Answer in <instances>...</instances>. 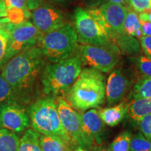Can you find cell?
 Masks as SVG:
<instances>
[{
    "mask_svg": "<svg viewBox=\"0 0 151 151\" xmlns=\"http://www.w3.org/2000/svg\"><path fill=\"white\" fill-rule=\"evenodd\" d=\"M46 65V57L38 46L16 55L4 65L1 76L14 90L20 104L29 101Z\"/></svg>",
    "mask_w": 151,
    "mask_h": 151,
    "instance_id": "1",
    "label": "cell"
},
{
    "mask_svg": "<svg viewBox=\"0 0 151 151\" xmlns=\"http://www.w3.org/2000/svg\"><path fill=\"white\" fill-rule=\"evenodd\" d=\"M106 86V76L102 72L90 67L84 68L72 86L64 93V97L78 111L99 109L105 101Z\"/></svg>",
    "mask_w": 151,
    "mask_h": 151,
    "instance_id": "2",
    "label": "cell"
},
{
    "mask_svg": "<svg viewBox=\"0 0 151 151\" xmlns=\"http://www.w3.org/2000/svg\"><path fill=\"white\" fill-rule=\"evenodd\" d=\"M82 70L78 54L45 66L41 76L43 92L49 97L65 93L72 86Z\"/></svg>",
    "mask_w": 151,
    "mask_h": 151,
    "instance_id": "3",
    "label": "cell"
},
{
    "mask_svg": "<svg viewBox=\"0 0 151 151\" xmlns=\"http://www.w3.org/2000/svg\"><path fill=\"white\" fill-rule=\"evenodd\" d=\"M28 112L33 130L41 134L60 137L72 144L62 125L55 98L48 96L37 100Z\"/></svg>",
    "mask_w": 151,
    "mask_h": 151,
    "instance_id": "4",
    "label": "cell"
},
{
    "mask_svg": "<svg viewBox=\"0 0 151 151\" xmlns=\"http://www.w3.org/2000/svg\"><path fill=\"white\" fill-rule=\"evenodd\" d=\"M38 46L51 63L67 59L76 53L78 46L75 28L71 24H66L60 29L43 35Z\"/></svg>",
    "mask_w": 151,
    "mask_h": 151,
    "instance_id": "5",
    "label": "cell"
},
{
    "mask_svg": "<svg viewBox=\"0 0 151 151\" xmlns=\"http://www.w3.org/2000/svg\"><path fill=\"white\" fill-rule=\"evenodd\" d=\"M5 28L8 33L6 62L16 55L37 46L43 35L32 22L27 20L18 24L9 22Z\"/></svg>",
    "mask_w": 151,
    "mask_h": 151,
    "instance_id": "6",
    "label": "cell"
},
{
    "mask_svg": "<svg viewBox=\"0 0 151 151\" xmlns=\"http://www.w3.org/2000/svg\"><path fill=\"white\" fill-rule=\"evenodd\" d=\"M74 20V28L77 34L78 43L109 47L118 51L116 47L113 46L111 42L109 33L104 28L98 24L85 9L81 7L75 9Z\"/></svg>",
    "mask_w": 151,
    "mask_h": 151,
    "instance_id": "7",
    "label": "cell"
},
{
    "mask_svg": "<svg viewBox=\"0 0 151 151\" xmlns=\"http://www.w3.org/2000/svg\"><path fill=\"white\" fill-rule=\"evenodd\" d=\"M77 49L82 65L88 66L101 72H110L120 60V52L109 47L82 44Z\"/></svg>",
    "mask_w": 151,
    "mask_h": 151,
    "instance_id": "8",
    "label": "cell"
},
{
    "mask_svg": "<svg viewBox=\"0 0 151 151\" xmlns=\"http://www.w3.org/2000/svg\"><path fill=\"white\" fill-rule=\"evenodd\" d=\"M58 113L64 129L76 148L81 147L90 150L82 130L81 113L69 105L64 96H59L56 99Z\"/></svg>",
    "mask_w": 151,
    "mask_h": 151,
    "instance_id": "9",
    "label": "cell"
},
{
    "mask_svg": "<svg viewBox=\"0 0 151 151\" xmlns=\"http://www.w3.org/2000/svg\"><path fill=\"white\" fill-rule=\"evenodd\" d=\"M31 124L29 115L24 106L17 101L0 105V127L14 133H20Z\"/></svg>",
    "mask_w": 151,
    "mask_h": 151,
    "instance_id": "10",
    "label": "cell"
},
{
    "mask_svg": "<svg viewBox=\"0 0 151 151\" xmlns=\"http://www.w3.org/2000/svg\"><path fill=\"white\" fill-rule=\"evenodd\" d=\"M31 11L32 24L43 35L60 29L67 24L61 11L50 6L41 5Z\"/></svg>",
    "mask_w": 151,
    "mask_h": 151,
    "instance_id": "11",
    "label": "cell"
},
{
    "mask_svg": "<svg viewBox=\"0 0 151 151\" xmlns=\"http://www.w3.org/2000/svg\"><path fill=\"white\" fill-rule=\"evenodd\" d=\"M81 117L83 133L90 150L94 149L97 145L101 146L104 141L105 124L100 118L99 110L89 109L81 113Z\"/></svg>",
    "mask_w": 151,
    "mask_h": 151,
    "instance_id": "12",
    "label": "cell"
},
{
    "mask_svg": "<svg viewBox=\"0 0 151 151\" xmlns=\"http://www.w3.org/2000/svg\"><path fill=\"white\" fill-rule=\"evenodd\" d=\"M132 81L123 69L118 68L111 71L106 86V100L109 106L118 104L129 92Z\"/></svg>",
    "mask_w": 151,
    "mask_h": 151,
    "instance_id": "13",
    "label": "cell"
},
{
    "mask_svg": "<svg viewBox=\"0 0 151 151\" xmlns=\"http://www.w3.org/2000/svg\"><path fill=\"white\" fill-rule=\"evenodd\" d=\"M98 9L105 22V29L109 35L113 33L124 32V23L127 14V8L124 6L112 2L104 3Z\"/></svg>",
    "mask_w": 151,
    "mask_h": 151,
    "instance_id": "14",
    "label": "cell"
},
{
    "mask_svg": "<svg viewBox=\"0 0 151 151\" xmlns=\"http://www.w3.org/2000/svg\"><path fill=\"white\" fill-rule=\"evenodd\" d=\"M110 37L113 45L116 47L120 55L135 56L141 53V45L136 38L127 35L125 32L113 33Z\"/></svg>",
    "mask_w": 151,
    "mask_h": 151,
    "instance_id": "15",
    "label": "cell"
},
{
    "mask_svg": "<svg viewBox=\"0 0 151 151\" xmlns=\"http://www.w3.org/2000/svg\"><path fill=\"white\" fill-rule=\"evenodd\" d=\"M129 102L121 101L113 106L101 109L99 110V114L105 124L115 127L119 124L127 114Z\"/></svg>",
    "mask_w": 151,
    "mask_h": 151,
    "instance_id": "16",
    "label": "cell"
},
{
    "mask_svg": "<svg viewBox=\"0 0 151 151\" xmlns=\"http://www.w3.org/2000/svg\"><path fill=\"white\" fill-rule=\"evenodd\" d=\"M151 113V97L132 99L129 103L127 114L134 122H139L143 117Z\"/></svg>",
    "mask_w": 151,
    "mask_h": 151,
    "instance_id": "17",
    "label": "cell"
},
{
    "mask_svg": "<svg viewBox=\"0 0 151 151\" xmlns=\"http://www.w3.org/2000/svg\"><path fill=\"white\" fill-rule=\"evenodd\" d=\"M39 141L43 151H73L75 149L71 143L54 136L40 134Z\"/></svg>",
    "mask_w": 151,
    "mask_h": 151,
    "instance_id": "18",
    "label": "cell"
},
{
    "mask_svg": "<svg viewBox=\"0 0 151 151\" xmlns=\"http://www.w3.org/2000/svg\"><path fill=\"white\" fill-rule=\"evenodd\" d=\"M124 32L136 39L143 37L139 15L133 9L127 8V14L124 23Z\"/></svg>",
    "mask_w": 151,
    "mask_h": 151,
    "instance_id": "19",
    "label": "cell"
},
{
    "mask_svg": "<svg viewBox=\"0 0 151 151\" xmlns=\"http://www.w3.org/2000/svg\"><path fill=\"white\" fill-rule=\"evenodd\" d=\"M40 134L32 129L25 131L20 139L19 151H43L39 141Z\"/></svg>",
    "mask_w": 151,
    "mask_h": 151,
    "instance_id": "20",
    "label": "cell"
},
{
    "mask_svg": "<svg viewBox=\"0 0 151 151\" xmlns=\"http://www.w3.org/2000/svg\"><path fill=\"white\" fill-rule=\"evenodd\" d=\"M19 144L16 133L0 127V151H19Z\"/></svg>",
    "mask_w": 151,
    "mask_h": 151,
    "instance_id": "21",
    "label": "cell"
},
{
    "mask_svg": "<svg viewBox=\"0 0 151 151\" xmlns=\"http://www.w3.org/2000/svg\"><path fill=\"white\" fill-rule=\"evenodd\" d=\"M131 97L132 99L151 97V77H141L132 88Z\"/></svg>",
    "mask_w": 151,
    "mask_h": 151,
    "instance_id": "22",
    "label": "cell"
},
{
    "mask_svg": "<svg viewBox=\"0 0 151 151\" xmlns=\"http://www.w3.org/2000/svg\"><path fill=\"white\" fill-rule=\"evenodd\" d=\"M132 135L129 131L122 132L109 145V150L110 151H129Z\"/></svg>",
    "mask_w": 151,
    "mask_h": 151,
    "instance_id": "23",
    "label": "cell"
},
{
    "mask_svg": "<svg viewBox=\"0 0 151 151\" xmlns=\"http://www.w3.org/2000/svg\"><path fill=\"white\" fill-rule=\"evenodd\" d=\"M151 149V141L138 132L132 135L129 151H149Z\"/></svg>",
    "mask_w": 151,
    "mask_h": 151,
    "instance_id": "24",
    "label": "cell"
},
{
    "mask_svg": "<svg viewBox=\"0 0 151 151\" xmlns=\"http://www.w3.org/2000/svg\"><path fill=\"white\" fill-rule=\"evenodd\" d=\"M10 101L19 102L14 90L9 83L0 75V105Z\"/></svg>",
    "mask_w": 151,
    "mask_h": 151,
    "instance_id": "25",
    "label": "cell"
},
{
    "mask_svg": "<svg viewBox=\"0 0 151 151\" xmlns=\"http://www.w3.org/2000/svg\"><path fill=\"white\" fill-rule=\"evenodd\" d=\"M137 69L143 76L151 77V59L146 56L139 55L131 58Z\"/></svg>",
    "mask_w": 151,
    "mask_h": 151,
    "instance_id": "26",
    "label": "cell"
},
{
    "mask_svg": "<svg viewBox=\"0 0 151 151\" xmlns=\"http://www.w3.org/2000/svg\"><path fill=\"white\" fill-rule=\"evenodd\" d=\"M6 17L12 23H20L27 20L24 11L20 9L9 8L6 9Z\"/></svg>",
    "mask_w": 151,
    "mask_h": 151,
    "instance_id": "27",
    "label": "cell"
},
{
    "mask_svg": "<svg viewBox=\"0 0 151 151\" xmlns=\"http://www.w3.org/2000/svg\"><path fill=\"white\" fill-rule=\"evenodd\" d=\"M8 39V33L5 26L0 29V68L6 63V49Z\"/></svg>",
    "mask_w": 151,
    "mask_h": 151,
    "instance_id": "28",
    "label": "cell"
},
{
    "mask_svg": "<svg viewBox=\"0 0 151 151\" xmlns=\"http://www.w3.org/2000/svg\"><path fill=\"white\" fill-rule=\"evenodd\" d=\"M134 11L143 13L151 9V0H127Z\"/></svg>",
    "mask_w": 151,
    "mask_h": 151,
    "instance_id": "29",
    "label": "cell"
},
{
    "mask_svg": "<svg viewBox=\"0 0 151 151\" xmlns=\"http://www.w3.org/2000/svg\"><path fill=\"white\" fill-rule=\"evenodd\" d=\"M5 4L6 9L14 7L23 11L27 20L31 16V11L28 9L26 0H5Z\"/></svg>",
    "mask_w": 151,
    "mask_h": 151,
    "instance_id": "30",
    "label": "cell"
},
{
    "mask_svg": "<svg viewBox=\"0 0 151 151\" xmlns=\"http://www.w3.org/2000/svg\"><path fill=\"white\" fill-rule=\"evenodd\" d=\"M139 132L151 141V113L141 119L139 122Z\"/></svg>",
    "mask_w": 151,
    "mask_h": 151,
    "instance_id": "31",
    "label": "cell"
},
{
    "mask_svg": "<svg viewBox=\"0 0 151 151\" xmlns=\"http://www.w3.org/2000/svg\"><path fill=\"white\" fill-rule=\"evenodd\" d=\"M140 45L145 55L151 59V37L143 36L140 39Z\"/></svg>",
    "mask_w": 151,
    "mask_h": 151,
    "instance_id": "32",
    "label": "cell"
},
{
    "mask_svg": "<svg viewBox=\"0 0 151 151\" xmlns=\"http://www.w3.org/2000/svg\"><path fill=\"white\" fill-rule=\"evenodd\" d=\"M89 6L90 7H97L103 4L104 3L112 2L116 4H120L122 5L127 4V0H89Z\"/></svg>",
    "mask_w": 151,
    "mask_h": 151,
    "instance_id": "33",
    "label": "cell"
},
{
    "mask_svg": "<svg viewBox=\"0 0 151 151\" xmlns=\"http://www.w3.org/2000/svg\"><path fill=\"white\" fill-rule=\"evenodd\" d=\"M140 20L141 28L143 36L151 37V22L148 20Z\"/></svg>",
    "mask_w": 151,
    "mask_h": 151,
    "instance_id": "34",
    "label": "cell"
},
{
    "mask_svg": "<svg viewBox=\"0 0 151 151\" xmlns=\"http://www.w3.org/2000/svg\"><path fill=\"white\" fill-rule=\"evenodd\" d=\"M43 0H26L29 10L33 11L42 4Z\"/></svg>",
    "mask_w": 151,
    "mask_h": 151,
    "instance_id": "35",
    "label": "cell"
},
{
    "mask_svg": "<svg viewBox=\"0 0 151 151\" xmlns=\"http://www.w3.org/2000/svg\"><path fill=\"white\" fill-rule=\"evenodd\" d=\"M139 20H148L151 22V9L146 12L140 13L139 14Z\"/></svg>",
    "mask_w": 151,
    "mask_h": 151,
    "instance_id": "36",
    "label": "cell"
},
{
    "mask_svg": "<svg viewBox=\"0 0 151 151\" xmlns=\"http://www.w3.org/2000/svg\"><path fill=\"white\" fill-rule=\"evenodd\" d=\"M6 16V7L5 0H0V18H5Z\"/></svg>",
    "mask_w": 151,
    "mask_h": 151,
    "instance_id": "37",
    "label": "cell"
},
{
    "mask_svg": "<svg viewBox=\"0 0 151 151\" xmlns=\"http://www.w3.org/2000/svg\"><path fill=\"white\" fill-rule=\"evenodd\" d=\"M11 22L10 20L7 18V17H5V18H0V29L4 27L6 24Z\"/></svg>",
    "mask_w": 151,
    "mask_h": 151,
    "instance_id": "38",
    "label": "cell"
},
{
    "mask_svg": "<svg viewBox=\"0 0 151 151\" xmlns=\"http://www.w3.org/2000/svg\"><path fill=\"white\" fill-rule=\"evenodd\" d=\"M94 151H110L109 148H106V147L102 146H99L95 147V148H94Z\"/></svg>",
    "mask_w": 151,
    "mask_h": 151,
    "instance_id": "39",
    "label": "cell"
},
{
    "mask_svg": "<svg viewBox=\"0 0 151 151\" xmlns=\"http://www.w3.org/2000/svg\"><path fill=\"white\" fill-rule=\"evenodd\" d=\"M50 1H52V2H56V3H62L65 2V1H67V0H50Z\"/></svg>",
    "mask_w": 151,
    "mask_h": 151,
    "instance_id": "40",
    "label": "cell"
},
{
    "mask_svg": "<svg viewBox=\"0 0 151 151\" xmlns=\"http://www.w3.org/2000/svg\"><path fill=\"white\" fill-rule=\"evenodd\" d=\"M73 151H88V150H85V149L81 148V147H77V148H76Z\"/></svg>",
    "mask_w": 151,
    "mask_h": 151,
    "instance_id": "41",
    "label": "cell"
},
{
    "mask_svg": "<svg viewBox=\"0 0 151 151\" xmlns=\"http://www.w3.org/2000/svg\"><path fill=\"white\" fill-rule=\"evenodd\" d=\"M149 151H151V149H150V150H149Z\"/></svg>",
    "mask_w": 151,
    "mask_h": 151,
    "instance_id": "42",
    "label": "cell"
}]
</instances>
